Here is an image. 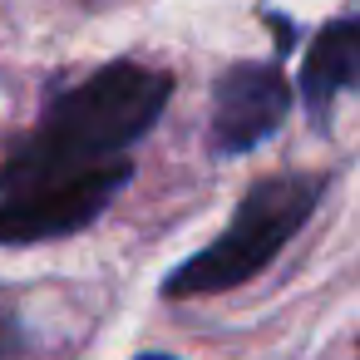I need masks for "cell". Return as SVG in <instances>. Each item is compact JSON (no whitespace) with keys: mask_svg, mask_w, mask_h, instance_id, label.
<instances>
[{"mask_svg":"<svg viewBox=\"0 0 360 360\" xmlns=\"http://www.w3.org/2000/svg\"><path fill=\"white\" fill-rule=\"evenodd\" d=\"M291 109V84L271 60H242L217 75L212 84V119H207V143L217 158L252 153L266 143Z\"/></svg>","mask_w":360,"mask_h":360,"instance_id":"cell-3","label":"cell"},{"mask_svg":"<svg viewBox=\"0 0 360 360\" xmlns=\"http://www.w3.org/2000/svg\"><path fill=\"white\" fill-rule=\"evenodd\" d=\"M173 75L139 60H114L70 84L45 119L0 163V198H55L104 173L134 168L129 148L163 119Z\"/></svg>","mask_w":360,"mask_h":360,"instance_id":"cell-1","label":"cell"},{"mask_svg":"<svg viewBox=\"0 0 360 360\" xmlns=\"http://www.w3.org/2000/svg\"><path fill=\"white\" fill-rule=\"evenodd\" d=\"M129 178H134V168H119V173H104L94 183L55 193V198H0V247L50 242V237L84 232L89 222L104 217V207L124 193Z\"/></svg>","mask_w":360,"mask_h":360,"instance_id":"cell-4","label":"cell"},{"mask_svg":"<svg viewBox=\"0 0 360 360\" xmlns=\"http://www.w3.org/2000/svg\"><path fill=\"white\" fill-rule=\"evenodd\" d=\"M326 178L321 173H271L257 178L247 188V198L237 202L232 222L188 262H178L163 281L168 301H188V296H217L232 286H247L252 276H262L286 242L306 227V217L321 207Z\"/></svg>","mask_w":360,"mask_h":360,"instance_id":"cell-2","label":"cell"},{"mask_svg":"<svg viewBox=\"0 0 360 360\" xmlns=\"http://www.w3.org/2000/svg\"><path fill=\"white\" fill-rule=\"evenodd\" d=\"M139 360H178V355H163V350H143Z\"/></svg>","mask_w":360,"mask_h":360,"instance_id":"cell-7","label":"cell"},{"mask_svg":"<svg viewBox=\"0 0 360 360\" xmlns=\"http://www.w3.org/2000/svg\"><path fill=\"white\" fill-rule=\"evenodd\" d=\"M30 330L20 321V306L11 301V291L0 286V360H30Z\"/></svg>","mask_w":360,"mask_h":360,"instance_id":"cell-6","label":"cell"},{"mask_svg":"<svg viewBox=\"0 0 360 360\" xmlns=\"http://www.w3.org/2000/svg\"><path fill=\"white\" fill-rule=\"evenodd\" d=\"M360 84V15L326 20L301 60V99L311 119L326 129L335 114V99Z\"/></svg>","mask_w":360,"mask_h":360,"instance_id":"cell-5","label":"cell"}]
</instances>
